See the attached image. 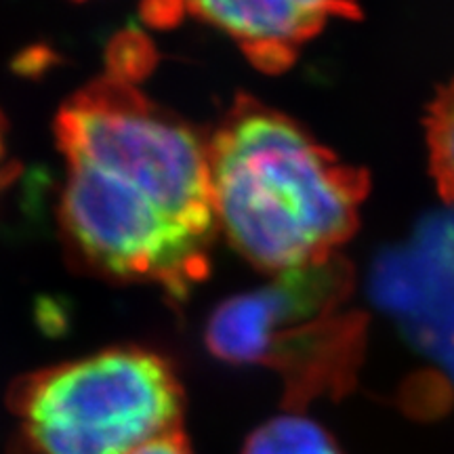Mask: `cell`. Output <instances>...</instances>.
I'll use <instances>...</instances> for the list:
<instances>
[{"label": "cell", "mask_w": 454, "mask_h": 454, "mask_svg": "<svg viewBox=\"0 0 454 454\" xmlns=\"http://www.w3.org/2000/svg\"><path fill=\"white\" fill-rule=\"evenodd\" d=\"M139 43L116 41L107 72L57 112L59 225L89 270L184 301L207 278L219 234L207 137L139 89L150 55Z\"/></svg>", "instance_id": "1"}, {"label": "cell", "mask_w": 454, "mask_h": 454, "mask_svg": "<svg viewBox=\"0 0 454 454\" xmlns=\"http://www.w3.org/2000/svg\"><path fill=\"white\" fill-rule=\"evenodd\" d=\"M217 230L254 268L284 274L337 257L371 179L291 116L238 95L207 137Z\"/></svg>", "instance_id": "2"}, {"label": "cell", "mask_w": 454, "mask_h": 454, "mask_svg": "<svg viewBox=\"0 0 454 454\" xmlns=\"http://www.w3.org/2000/svg\"><path fill=\"white\" fill-rule=\"evenodd\" d=\"M351 268L333 257L274 276L219 303L204 328L207 349L227 364L265 366L284 381L291 411L354 387L366 320L348 309Z\"/></svg>", "instance_id": "3"}, {"label": "cell", "mask_w": 454, "mask_h": 454, "mask_svg": "<svg viewBox=\"0 0 454 454\" xmlns=\"http://www.w3.org/2000/svg\"><path fill=\"white\" fill-rule=\"evenodd\" d=\"M11 406L36 454H133L181 429L185 394L167 357L121 345L26 374Z\"/></svg>", "instance_id": "4"}, {"label": "cell", "mask_w": 454, "mask_h": 454, "mask_svg": "<svg viewBox=\"0 0 454 454\" xmlns=\"http://www.w3.org/2000/svg\"><path fill=\"white\" fill-rule=\"evenodd\" d=\"M145 15L168 26L190 15L236 43L259 70H288L328 21L357 20V0H147Z\"/></svg>", "instance_id": "5"}, {"label": "cell", "mask_w": 454, "mask_h": 454, "mask_svg": "<svg viewBox=\"0 0 454 454\" xmlns=\"http://www.w3.org/2000/svg\"><path fill=\"white\" fill-rule=\"evenodd\" d=\"M377 297L454 381V217L427 223L411 248L385 259Z\"/></svg>", "instance_id": "6"}, {"label": "cell", "mask_w": 454, "mask_h": 454, "mask_svg": "<svg viewBox=\"0 0 454 454\" xmlns=\"http://www.w3.org/2000/svg\"><path fill=\"white\" fill-rule=\"evenodd\" d=\"M242 454H340L328 431L303 414L288 412L259 425Z\"/></svg>", "instance_id": "7"}, {"label": "cell", "mask_w": 454, "mask_h": 454, "mask_svg": "<svg viewBox=\"0 0 454 454\" xmlns=\"http://www.w3.org/2000/svg\"><path fill=\"white\" fill-rule=\"evenodd\" d=\"M429 164L442 198L454 207V81L438 90L427 118Z\"/></svg>", "instance_id": "8"}, {"label": "cell", "mask_w": 454, "mask_h": 454, "mask_svg": "<svg viewBox=\"0 0 454 454\" xmlns=\"http://www.w3.org/2000/svg\"><path fill=\"white\" fill-rule=\"evenodd\" d=\"M17 175H20V164L11 156L7 122H4L3 114H0V194L13 184Z\"/></svg>", "instance_id": "9"}, {"label": "cell", "mask_w": 454, "mask_h": 454, "mask_svg": "<svg viewBox=\"0 0 454 454\" xmlns=\"http://www.w3.org/2000/svg\"><path fill=\"white\" fill-rule=\"evenodd\" d=\"M133 454H192L190 444H187L184 431H173V434L162 435V438H156L147 442L145 446H141L139 450Z\"/></svg>", "instance_id": "10"}]
</instances>
